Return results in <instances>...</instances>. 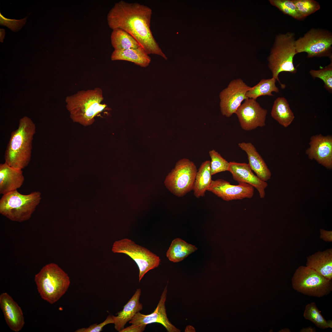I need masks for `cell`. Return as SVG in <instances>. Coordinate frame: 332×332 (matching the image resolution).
I'll return each instance as SVG.
<instances>
[{"label": "cell", "mask_w": 332, "mask_h": 332, "mask_svg": "<svg viewBox=\"0 0 332 332\" xmlns=\"http://www.w3.org/2000/svg\"><path fill=\"white\" fill-rule=\"evenodd\" d=\"M34 281L41 297L51 304L57 302L65 294L70 283L68 274L53 263L44 266L35 275Z\"/></svg>", "instance_id": "cell-4"}, {"label": "cell", "mask_w": 332, "mask_h": 332, "mask_svg": "<svg viewBox=\"0 0 332 332\" xmlns=\"http://www.w3.org/2000/svg\"><path fill=\"white\" fill-rule=\"evenodd\" d=\"M305 152L308 158L327 169H332V136L321 134L312 136Z\"/></svg>", "instance_id": "cell-14"}, {"label": "cell", "mask_w": 332, "mask_h": 332, "mask_svg": "<svg viewBox=\"0 0 332 332\" xmlns=\"http://www.w3.org/2000/svg\"><path fill=\"white\" fill-rule=\"evenodd\" d=\"M228 170L233 179L239 184L247 183L252 186L258 191L261 198L265 196V189L268 184L254 174L248 164L245 163L230 162Z\"/></svg>", "instance_id": "cell-16"}, {"label": "cell", "mask_w": 332, "mask_h": 332, "mask_svg": "<svg viewBox=\"0 0 332 332\" xmlns=\"http://www.w3.org/2000/svg\"><path fill=\"white\" fill-rule=\"evenodd\" d=\"M302 19L313 14L320 8L319 3L314 0H293Z\"/></svg>", "instance_id": "cell-29"}, {"label": "cell", "mask_w": 332, "mask_h": 332, "mask_svg": "<svg viewBox=\"0 0 332 332\" xmlns=\"http://www.w3.org/2000/svg\"><path fill=\"white\" fill-rule=\"evenodd\" d=\"M320 238L326 242H332V231L323 229L320 230Z\"/></svg>", "instance_id": "cell-36"}, {"label": "cell", "mask_w": 332, "mask_h": 332, "mask_svg": "<svg viewBox=\"0 0 332 332\" xmlns=\"http://www.w3.org/2000/svg\"><path fill=\"white\" fill-rule=\"evenodd\" d=\"M250 88L241 79L232 80L219 95L222 114L229 117L235 113L243 101L248 98L246 94Z\"/></svg>", "instance_id": "cell-11"}, {"label": "cell", "mask_w": 332, "mask_h": 332, "mask_svg": "<svg viewBox=\"0 0 332 332\" xmlns=\"http://www.w3.org/2000/svg\"><path fill=\"white\" fill-rule=\"evenodd\" d=\"M197 171L196 165L190 160H179L166 177L164 185L175 195L183 197L193 190Z\"/></svg>", "instance_id": "cell-8"}, {"label": "cell", "mask_w": 332, "mask_h": 332, "mask_svg": "<svg viewBox=\"0 0 332 332\" xmlns=\"http://www.w3.org/2000/svg\"><path fill=\"white\" fill-rule=\"evenodd\" d=\"M209 153L211 160L210 168L212 175L220 172L228 171L229 162L214 149L210 150Z\"/></svg>", "instance_id": "cell-30"}, {"label": "cell", "mask_w": 332, "mask_h": 332, "mask_svg": "<svg viewBox=\"0 0 332 332\" xmlns=\"http://www.w3.org/2000/svg\"><path fill=\"white\" fill-rule=\"evenodd\" d=\"M300 332H315L316 330L314 327L310 326L301 329Z\"/></svg>", "instance_id": "cell-37"}, {"label": "cell", "mask_w": 332, "mask_h": 332, "mask_svg": "<svg viewBox=\"0 0 332 332\" xmlns=\"http://www.w3.org/2000/svg\"><path fill=\"white\" fill-rule=\"evenodd\" d=\"M272 117L283 127L289 126L295 117L287 100L278 97L275 101L271 112Z\"/></svg>", "instance_id": "cell-23"}, {"label": "cell", "mask_w": 332, "mask_h": 332, "mask_svg": "<svg viewBox=\"0 0 332 332\" xmlns=\"http://www.w3.org/2000/svg\"><path fill=\"white\" fill-rule=\"evenodd\" d=\"M167 293V284L160 298L155 310L147 315L137 313L129 322L135 325L158 323L162 325L168 332H179L180 331L172 324L169 320L166 312L165 303Z\"/></svg>", "instance_id": "cell-15"}, {"label": "cell", "mask_w": 332, "mask_h": 332, "mask_svg": "<svg viewBox=\"0 0 332 332\" xmlns=\"http://www.w3.org/2000/svg\"><path fill=\"white\" fill-rule=\"evenodd\" d=\"M279 332H290V330L288 328H285L283 329H282L279 330Z\"/></svg>", "instance_id": "cell-39"}, {"label": "cell", "mask_w": 332, "mask_h": 332, "mask_svg": "<svg viewBox=\"0 0 332 332\" xmlns=\"http://www.w3.org/2000/svg\"><path fill=\"white\" fill-rule=\"evenodd\" d=\"M27 18L20 20L10 19L5 18L0 13V25L6 26L13 31H17L25 24Z\"/></svg>", "instance_id": "cell-33"}, {"label": "cell", "mask_w": 332, "mask_h": 332, "mask_svg": "<svg viewBox=\"0 0 332 332\" xmlns=\"http://www.w3.org/2000/svg\"><path fill=\"white\" fill-rule=\"evenodd\" d=\"M332 35L328 31L312 29L295 42L297 53L306 52L307 57H329L332 58Z\"/></svg>", "instance_id": "cell-10"}, {"label": "cell", "mask_w": 332, "mask_h": 332, "mask_svg": "<svg viewBox=\"0 0 332 332\" xmlns=\"http://www.w3.org/2000/svg\"><path fill=\"white\" fill-rule=\"evenodd\" d=\"M152 14V9L147 6L121 0L109 11L107 22L111 29H121L131 35L148 54L158 55L167 60L150 29Z\"/></svg>", "instance_id": "cell-1"}, {"label": "cell", "mask_w": 332, "mask_h": 332, "mask_svg": "<svg viewBox=\"0 0 332 332\" xmlns=\"http://www.w3.org/2000/svg\"><path fill=\"white\" fill-rule=\"evenodd\" d=\"M110 39L112 45L115 50L136 49L141 47L131 35L121 29L113 30Z\"/></svg>", "instance_id": "cell-26"}, {"label": "cell", "mask_w": 332, "mask_h": 332, "mask_svg": "<svg viewBox=\"0 0 332 332\" xmlns=\"http://www.w3.org/2000/svg\"><path fill=\"white\" fill-rule=\"evenodd\" d=\"M41 193L34 191L23 195L17 190L2 196L0 200V213L10 220L21 222L29 219L40 203Z\"/></svg>", "instance_id": "cell-5"}, {"label": "cell", "mask_w": 332, "mask_h": 332, "mask_svg": "<svg viewBox=\"0 0 332 332\" xmlns=\"http://www.w3.org/2000/svg\"><path fill=\"white\" fill-rule=\"evenodd\" d=\"M114 321L113 315H109L106 319L99 324H93L87 328H80L76 330V332H100L103 327L109 324H113Z\"/></svg>", "instance_id": "cell-34"}, {"label": "cell", "mask_w": 332, "mask_h": 332, "mask_svg": "<svg viewBox=\"0 0 332 332\" xmlns=\"http://www.w3.org/2000/svg\"><path fill=\"white\" fill-rule=\"evenodd\" d=\"M103 99L102 91L100 88L81 90L67 97L66 107L74 122L89 126L93 123L94 117L107 106L101 103Z\"/></svg>", "instance_id": "cell-3"}, {"label": "cell", "mask_w": 332, "mask_h": 332, "mask_svg": "<svg viewBox=\"0 0 332 332\" xmlns=\"http://www.w3.org/2000/svg\"><path fill=\"white\" fill-rule=\"evenodd\" d=\"M146 325L132 324L131 326L124 328L120 332H142L145 330Z\"/></svg>", "instance_id": "cell-35"}, {"label": "cell", "mask_w": 332, "mask_h": 332, "mask_svg": "<svg viewBox=\"0 0 332 332\" xmlns=\"http://www.w3.org/2000/svg\"><path fill=\"white\" fill-rule=\"evenodd\" d=\"M189 329H190V330H191L192 332H193L192 331H193V332L195 331V329L192 326H187L186 328L185 329V331Z\"/></svg>", "instance_id": "cell-40"}, {"label": "cell", "mask_w": 332, "mask_h": 332, "mask_svg": "<svg viewBox=\"0 0 332 332\" xmlns=\"http://www.w3.org/2000/svg\"><path fill=\"white\" fill-rule=\"evenodd\" d=\"M295 41L293 33L288 32L278 35L268 57V67L272 77L279 82L282 89H284L285 85L279 81L278 76L280 73L287 72L294 73L297 72L293 62L294 57L297 53Z\"/></svg>", "instance_id": "cell-6"}, {"label": "cell", "mask_w": 332, "mask_h": 332, "mask_svg": "<svg viewBox=\"0 0 332 332\" xmlns=\"http://www.w3.org/2000/svg\"><path fill=\"white\" fill-rule=\"evenodd\" d=\"M0 30V42H3V39L4 38L5 33L4 29H1Z\"/></svg>", "instance_id": "cell-38"}, {"label": "cell", "mask_w": 332, "mask_h": 332, "mask_svg": "<svg viewBox=\"0 0 332 332\" xmlns=\"http://www.w3.org/2000/svg\"><path fill=\"white\" fill-rule=\"evenodd\" d=\"M197 250L194 246L180 238L174 239L166 253L169 260L174 263L180 262Z\"/></svg>", "instance_id": "cell-25"}, {"label": "cell", "mask_w": 332, "mask_h": 332, "mask_svg": "<svg viewBox=\"0 0 332 332\" xmlns=\"http://www.w3.org/2000/svg\"><path fill=\"white\" fill-rule=\"evenodd\" d=\"M0 306L9 328L15 332L21 330L25 324L21 308L6 292L0 295Z\"/></svg>", "instance_id": "cell-17"}, {"label": "cell", "mask_w": 332, "mask_h": 332, "mask_svg": "<svg viewBox=\"0 0 332 332\" xmlns=\"http://www.w3.org/2000/svg\"><path fill=\"white\" fill-rule=\"evenodd\" d=\"M112 250L113 253H122L128 255L136 262L139 270V282L147 272L157 267L160 263L159 256L128 239L115 241Z\"/></svg>", "instance_id": "cell-9"}, {"label": "cell", "mask_w": 332, "mask_h": 332, "mask_svg": "<svg viewBox=\"0 0 332 332\" xmlns=\"http://www.w3.org/2000/svg\"><path fill=\"white\" fill-rule=\"evenodd\" d=\"M238 146L246 153L249 162L248 164L256 176L265 182L270 180L271 172L254 145L250 142H243L239 143Z\"/></svg>", "instance_id": "cell-19"}, {"label": "cell", "mask_w": 332, "mask_h": 332, "mask_svg": "<svg viewBox=\"0 0 332 332\" xmlns=\"http://www.w3.org/2000/svg\"><path fill=\"white\" fill-rule=\"evenodd\" d=\"M267 110L261 107L256 100L247 98L235 112L241 128L250 131L265 125Z\"/></svg>", "instance_id": "cell-12"}, {"label": "cell", "mask_w": 332, "mask_h": 332, "mask_svg": "<svg viewBox=\"0 0 332 332\" xmlns=\"http://www.w3.org/2000/svg\"><path fill=\"white\" fill-rule=\"evenodd\" d=\"M36 132V125L30 118L27 117L21 118L17 128L11 133L5 152V163L20 170L26 167L31 159L32 141Z\"/></svg>", "instance_id": "cell-2"}, {"label": "cell", "mask_w": 332, "mask_h": 332, "mask_svg": "<svg viewBox=\"0 0 332 332\" xmlns=\"http://www.w3.org/2000/svg\"><path fill=\"white\" fill-rule=\"evenodd\" d=\"M306 266L325 278L332 279V249L318 251L307 257Z\"/></svg>", "instance_id": "cell-20"}, {"label": "cell", "mask_w": 332, "mask_h": 332, "mask_svg": "<svg viewBox=\"0 0 332 332\" xmlns=\"http://www.w3.org/2000/svg\"><path fill=\"white\" fill-rule=\"evenodd\" d=\"M291 283L294 290L309 296L322 297L332 290V279H326L306 266H301L296 269Z\"/></svg>", "instance_id": "cell-7"}, {"label": "cell", "mask_w": 332, "mask_h": 332, "mask_svg": "<svg viewBox=\"0 0 332 332\" xmlns=\"http://www.w3.org/2000/svg\"><path fill=\"white\" fill-rule=\"evenodd\" d=\"M207 191L226 201L251 198L254 192V187L248 184L234 185L221 179L212 180Z\"/></svg>", "instance_id": "cell-13"}, {"label": "cell", "mask_w": 332, "mask_h": 332, "mask_svg": "<svg viewBox=\"0 0 332 332\" xmlns=\"http://www.w3.org/2000/svg\"><path fill=\"white\" fill-rule=\"evenodd\" d=\"M141 289H137L132 298L124 306L123 310L118 312L117 316L113 315L115 329L120 332L127 322L143 309V305L140 302Z\"/></svg>", "instance_id": "cell-21"}, {"label": "cell", "mask_w": 332, "mask_h": 332, "mask_svg": "<svg viewBox=\"0 0 332 332\" xmlns=\"http://www.w3.org/2000/svg\"><path fill=\"white\" fill-rule=\"evenodd\" d=\"M211 176L210 161L206 160L201 164L196 173L193 189L196 197L199 198L205 196L212 180Z\"/></svg>", "instance_id": "cell-24"}, {"label": "cell", "mask_w": 332, "mask_h": 332, "mask_svg": "<svg viewBox=\"0 0 332 332\" xmlns=\"http://www.w3.org/2000/svg\"><path fill=\"white\" fill-rule=\"evenodd\" d=\"M276 80L272 77L268 79H262L256 85L251 87L247 92L246 96L248 98L256 100L261 96H273V92L278 93L279 89L275 85Z\"/></svg>", "instance_id": "cell-27"}, {"label": "cell", "mask_w": 332, "mask_h": 332, "mask_svg": "<svg viewBox=\"0 0 332 332\" xmlns=\"http://www.w3.org/2000/svg\"><path fill=\"white\" fill-rule=\"evenodd\" d=\"M305 319L310 321L320 329L332 328V321L326 320L321 313L314 302L306 305L303 313Z\"/></svg>", "instance_id": "cell-28"}, {"label": "cell", "mask_w": 332, "mask_h": 332, "mask_svg": "<svg viewBox=\"0 0 332 332\" xmlns=\"http://www.w3.org/2000/svg\"><path fill=\"white\" fill-rule=\"evenodd\" d=\"M309 73L314 78L321 79L324 83V87L329 92L332 91V62L324 68L317 70L311 69Z\"/></svg>", "instance_id": "cell-31"}, {"label": "cell", "mask_w": 332, "mask_h": 332, "mask_svg": "<svg viewBox=\"0 0 332 332\" xmlns=\"http://www.w3.org/2000/svg\"><path fill=\"white\" fill-rule=\"evenodd\" d=\"M112 61L124 60L134 63L143 67L149 65L151 58L142 47L127 49L114 50L111 56Z\"/></svg>", "instance_id": "cell-22"}, {"label": "cell", "mask_w": 332, "mask_h": 332, "mask_svg": "<svg viewBox=\"0 0 332 332\" xmlns=\"http://www.w3.org/2000/svg\"><path fill=\"white\" fill-rule=\"evenodd\" d=\"M22 170L12 167L5 162L0 164V194L3 195L17 190L24 182Z\"/></svg>", "instance_id": "cell-18"}, {"label": "cell", "mask_w": 332, "mask_h": 332, "mask_svg": "<svg viewBox=\"0 0 332 332\" xmlns=\"http://www.w3.org/2000/svg\"><path fill=\"white\" fill-rule=\"evenodd\" d=\"M271 4L276 6L284 14L298 20L302 19L293 0H270Z\"/></svg>", "instance_id": "cell-32"}]
</instances>
